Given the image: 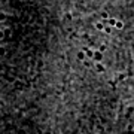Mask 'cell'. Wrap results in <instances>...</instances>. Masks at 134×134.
<instances>
[{"mask_svg": "<svg viewBox=\"0 0 134 134\" xmlns=\"http://www.w3.org/2000/svg\"><path fill=\"white\" fill-rule=\"evenodd\" d=\"M101 18H103V19L109 18V15H107V12H106V10H103V12H101Z\"/></svg>", "mask_w": 134, "mask_h": 134, "instance_id": "ba28073f", "label": "cell"}, {"mask_svg": "<svg viewBox=\"0 0 134 134\" xmlns=\"http://www.w3.org/2000/svg\"><path fill=\"white\" fill-rule=\"evenodd\" d=\"M91 60L92 61H103V52L101 51H94Z\"/></svg>", "mask_w": 134, "mask_h": 134, "instance_id": "7a4b0ae2", "label": "cell"}, {"mask_svg": "<svg viewBox=\"0 0 134 134\" xmlns=\"http://www.w3.org/2000/svg\"><path fill=\"white\" fill-rule=\"evenodd\" d=\"M115 29H118V30H122V29H124V23H122V21H119V19H116Z\"/></svg>", "mask_w": 134, "mask_h": 134, "instance_id": "52a82bcc", "label": "cell"}, {"mask_svg": "<svg viewBox=\"0 0 134 134\" xmlns=\"http://www.w3.org/2000/svg\"><path fill=\"white\" fill-rule=\"evenodd\" d=\"M94 29L98 30V31H103V29H104V23H103V21H97L96 24H94Z\"/></svg>", "mask_w": 134, "mask_h": 134, "instance_id": "277c9868", "label": "cell"}, {"mask_svg": "<svg viewBox=\"0 0 134 134\" xmlns=\"http://www.w3.org/2000/svg\"><path fill=\"white\" fill-rule=\"evenodd\" d=\"M92 69H94L97 73H103L106 70V67H104V64H103V61H94Z\"/></svg>", "mask_w": 134, "mask_h": 134, "instance_id": "6da1fadb", "label": "cell"}, {"mask_svg": "<svg viewBox=\"0 0 134 134\" xmlns=\"http://www.w3.org/2000/svg\"><path fill=\"white\" fill-rule=\"evenodd\" d=\"M83 51H85V54H86V58H92L94 49H91V48H83Z\"/></svg>", "mask_w": 134, "mask_h": 134, "instance_id": "8992f818", "label": "cell"}, {"mask_svg": "<svg viewBox=\"0 0 134 134\" xmlns=\"http://www.w3.org/2000/svg\"><path fill=\"white\" fill-rule=\"evenodd\" d=\"M76 57H77V60H79V61H83V60L86 58V54H85V51H83V49H81V51H77Z\"/></svg>", "mask_w": 134, "mask_h": 134, "instance_id": "3957f363", "label": "cell"}, {"mask_svg": "<svg viewBox=\"0 0 134 134\" xmlns=\"http://www.w3.org/2000/svg\"><path fill=\"white\" fill-rule=\"evenodd\" d=\"M82 63H83V66L88 67V69H92V64H94V61H92L91 58H85Z\"/></svg>", "mask_w": 134, "mask_h": 134, "instance_id": "5b68a950", "label": "cell"}]
</instances>
